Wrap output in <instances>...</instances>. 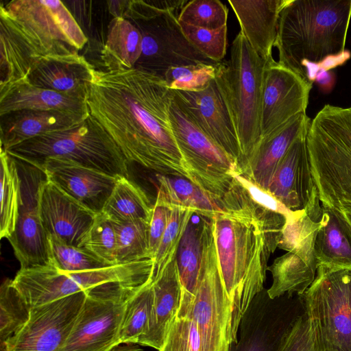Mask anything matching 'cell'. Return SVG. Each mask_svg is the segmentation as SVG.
Returning <instances> with one entry per match:
<instances>
[{"label":"cell","instance_id":"1","mask_svg":"<svg viewBox=\"0 0 351 351\" xmlns=\"http://www.w3.org/2000/svg\"><path fill=\"white\" fill-rule=\"evenodd\" d=\"M173 97L163 78L143 69H95L86 102L128 162L195 184L173 132Z\"/></svg>","mask_w":351,"mask_h":351},{"label":"cell","instance_id":"2","mask_svg":"<svg viewBox=\"0 0 351 351\" xmlns=\"http://www.w3.org/2000/svg\"><path fill=\"white\" fill-rule=\"evenodd\" d=\"M217 203L219 210L210 221L219 273L232 308L233 344L242 317L264 290L268 260L278 247L285 218L255 202L234 176Z\"/></svg>","mask_w":351,"mask_h":351},{"label":"cell","instance_id":"3","mask_svg":"<svg viewBox=\"0 0 351 351\" xmlns=\"http://www.w3.org/2000/svg\"><path fill=\"white\" fill-rule=\"evenodd\" d=\"M350 19L351 0H288L274 46L278 62L313 84L319 71L350 58L345 49Z\"/></svg>","mask_w":351,"mask_h":351},{"label":"cell","instance_id":"4","mask_svg":"<svg viewBox=\"0 0 351 351\" xmlns=\"http://www.w3.org/2000/svg\"><path fill=\"white\" fill-rule=\"evenodd\" d=\"M307 145L322 206L351 208V112L327 104L311 120Z\"/></svg>","mask_w":351,"mask_h":351},{"label":"cell","instance_id":"5","mask_svg":"<svg viewBox=\"0 0 351 351\" xmlns=\"http://www.w3.org/2000/svg\"><path fill=\"white\" fill-rule=\"evenodd\" d=\"M266 61L240 32L230 48V59L217 66L215 81L224 97L238 135L243 171L261 138L263 75Z\"/></svg>","mask_w":351,"mask_h":351},{"label":"cell","instance_id":"6","mask_svg":"<svg viewBox=\"0 0 351 351\" xmlns=\"http://www.w3.org/2000/svg\"><path fill=\"white\" fill-rule=\"evenodd\" d=\"M34 166L47 158L68 160L114 177L129 178V162L107 131L90 115L69 129L43 134L6 151Z\"/></svg>","mask_w":351,"mask_h":351},{"label":"cell","instance_id":"7","mask_svg":"<svg viewBox=\"0 0 351 351\" xmlns=\"http://www.w3.org/2000/svg\"><path fill=\"white\" fill-rule=\"evenodd\" d=\"M187 2L128 1L127 16L143 37L142 54L136 68L164 78L170 68L218 63L199 52L184 35L178 16Z\"/></svg>","mask_w":351,"mask_h":351},{"label":"cell","instance_id":"8","mask_svg":"<svg viewBox=\"0 0 351 351\" xmlns=\"http://www.w3.org/2000/svg\"><path fill=\"white\" fill-rule=\"evenodd\" d=\"M154 261L120 263L100 269L61 273L51 265L21 269L12 280L32 308L112 282H152Z\"/></svg>","mask_w":351,"mask_h":351},{"label":"cell","instance_id":"9","mask_svg":"<svg viewBox=\"0 0 351 351\" xmlns=\"http://www.w3.org/2000/svg\"><path fill=\"white\" fill-rule=\"evenodd\" d=\"M202 219V262L188 315L196 324L201 351H230L233 343L232 305L219 270L211 221Z\"/></svg>","mask_w":351,"mask_h":351},{"label":"cell","instance_id":"10","mask_svg":"<svg viewBox=\"0 0 351 351\" xmlns=\"http://www.w3.org/2000/svg\"><path fill=\"white\" fill-rule=\"evenodd\" d=\"M300 296L322 351H351V269L318 266Z\"/></svg>","mask_w":351,"mask_h":351},{"label":"cell","instance_id":"11","mask_svg":"<svg viewBox=\"0 0 351 351\" xmlns=\"http://www.w3.org/2000/svg\"><path fill=\"white\" fill-rule=\"evenodd\" d=\"M150 282H112L88 291L72 330L59 351H110L118 345L127 302Z\"/></svg>","mask_w":351,"mask_h":351},{"label":"cell","instance_id":"12","mask_svg":"<svg viewBox=\"0 0 351 351\" xmlns=\"http://www.w3.org/2000/svg\"><path fill=\"white\" fill-rule=\"evenodd\" d=\"M0 7L42 56L78 52L88 42L61 1L13 0Z\"/></svg>","mask_w":351,"mask_h":351},{"label":"cell","instance_id":"13","mask_svg":"<svg viewBox=\"0 0 351 351\" xmlns=\"http://www.w3.org/2000/svg\"><path fill=\"white\" fill-rule=\"evenodd\" d=\"M169 114L175 138L195 184L217 202L239 173L236 162L193 122L173 97Z\"/></svg>","mask_w":351,"mask_h":351},{"label":"cell","instance_id":"14","mask_svg":"<svg viewBox=\"0 0 351 351\" xmlns=\"http://www.w3.org/2000/svg\"><path fill=\"white\" fill-rule=\"evenodd\" d=\"M306 313L300 295L271 299L263 290L252 301L239 323L230 351H278L285 337Z\"/></svg>","mask_w":351,"mask_h":351},{"label":"cell","instance_id":"15","mask_svg":"<svg viewBox=\"0 0 351 351\" xmlns=\"http://www.w3.org/2000/svg\"><path fill=\"white\" fill-rule=\"evenodd\" d=\"M14 159L21 180V202L15 230L8 240L21 269L50 265L49 242L40 210L41 189L47 178L41 169Z\"/></svg>","mask_w":351,"mask_h":351},{"label":"cell","instance_id":"16","mask_svg":"<svg viewBox=\"0 0 351 351\" xmlns=\"http://www.w3.org/2000/svg\"><path fill=\"white\" fill-rule=\"evenodd\" d=\"M87 292L58 299L30 310L27 322L0 351H59L68 339Z\"/></svg>","mask_w":351,"mask_h":351},{"label":"cell","instance_id":"17","mask_svg":"<svg viewBox=\"0 0 351 351\" xmlns=\"http://www.w3.org/2000/svg\"><path fill=\"white\" fill-rule=\"evenodd\" d=\"M312 86L274 59L267 62L263 75L261 138L296 115L306 113Z\"/></svg>","mask_w":351,"mask_h":351},{"label":"cell","instance_id":"18","mask_svg":"<svg viewBox=\"0 0 351 351\" xmlns=\"http://www.w3.org/2000/svg\"><path fill=\"white\" fill-rule=\"evenodd\" d=\"M307 134L301 135L291 144L267 191L289 209H305L310 217L320 220L322 206L313 180Z\"/></svg>","mask_w":351,"mask_h":351},{"label":"cell","instance_id":"19","mask_svg":"<svg viewBox=\"0 0 351 351\" xmlns=\"http://www.w3.org/2000/svg\"><path fill=\"white\" fill-rule=\"evenodd\" d=\"M173 98L193 122L237 163L241 150L237 130L215 78L199 91L174 90Z\"/></svg>","mask_w":351,"mask_h":351},{"label":"cell","instance_id":"20","mask_svg":"<svg viewBox=\"0 0 351 351\" xmlns=\"http://www.w3.org/2000/svg\"><path fill=\"white\" fill-rule=\"evenodd\" d=\"M40 210L48 239L77 247H82L97 215L48 179L41 189Z\"/></svg>","mask_w":351,"mask_h":351},{"label":"cell","instance_id":"21","mask_svg":"<svg viewBox=\"0 0 351 351\" xmlns=\"http://www.w3.org/2000/svg\"><path fill=\"white\" fill-rule=\"evenodd\" d=\"M36 167L60 190L96 214L101 212L117 178L58 158H47Z\"/></svg>","mask_w":351,"mask_h":351},{"label":"cell","instance_id":"22","mask_svg":"<svg viewBox=\"0 0 351 351\" xmlns=\"http://www.w3.org/2000/svg\"><path fill=\"white\" fill-rule=\"evenodd\" d=\"M94 70L78 52L47 56L34 64L27 82L38 88L86 99Z\"/></svg>","mask_w":351,"mask_h":351},{"label":"cell","instance_id":"23","mask_svg":"<svg viewBox=\"0 0 351 351\" xmlns=\"http://www.w3.org/2000/svg\"><path fill=\"white\" fill-rule=\"evenodd\" d=\"M311 123L306 113L300 114L261 138L241 175L267 191L280 161L291 144L308 132Z\"/></svg>","mask_w":351,"mask_h":351},{"label":"cell","instance_id":"24","mask_svg":"<svg viewBox=\"0 0 351 351\" xmlns=\"http://www.w3.org/2000/svg\"><path fill=\"white\" fill-rule=\"evenodd\" d=\"M288 0H228L252 49L266 62L273 60L280 14Z\"/></svg>","mask_w":351,"mask_h":351},{"label":"cell","instance_id":"25","mask_svg":"<svg viewBox=\"0 0 351 351\" xmlns=\"http://www.w3.org/2000/svg\"><path fill=\"white\" fill-rule=\"evenodd\" d=\"M88 117L54 110L8 112L0 116V147L7 151L36 136L73 128Z\"/></svg>","mask_w":351,"mask_h":351},{"label":"cell","instance_id":"26","mask_svg":"<svg viewBox=\"0 0 351 351\" xmlns=\"http://www.w3.org/2000/svg\"><path fill=\"white\" fill-rule=\"evenodd\" d=\"M153 303L149 328L139 345L159 350L169 328L178 314L181 286L176 256L164 270L152 280Z\"/></svg>","mask_w":351,"mask_h":351},{"label":"cell","instance_id":"27","mask_svg":"<svg viewBox=\"0 0 351 351\" xmlns=\"http://www.w3.org/2000/svg\"><path fill=\"white\" fill-rule=\"evenodd\" d=\"M21 110H60L90 116L86 99L38 88L28 82L0 86V116Z\"/></svg>","mask_w":351,"mask_h":351},{"label":"cell","instance_id":"28","mask_svg":"<svg viewBox=\"0 0 351 351\" xmlns=\"http://www.w3.org/2000/svg\"><path fill=\"white\" fill-rule=\"evenodd\" d=\"M202 217L193 214L180 239L176 263L181 286L177 316L189 315L197 285L202 256Z\"/></svg>","mask_w":351,"mask_h":351},{"label":"cell","instance_id":"29","mask_svg":"<svg viewBox=\"0 0 351 351\" xmlns=\"http://www.w3.org/2000/svg\"><path fill=\"white\" fill-rule=\"evenodd\" d=\"M314 249L317 267L351 269V232L337 209L322 206Z\"/></svg>","mask_w":351,"mask_h":351},{"label":"cell","instance_id":"30","mask_svg":"<svg viewBox=\"0 0 351 351\" xmlns=\"http://www.w3.org/2000/svg\"><path fill=\"white\" fill-rule=\"evenodd\" d=\"M143 37L139 29L123 16L110 21L101 58L106 69H132L142 54Z\"/></svg>","mask_w":351,"mask_h":351},{"label":"cell","instance_id":"31","mask_svg":"<svg viewBox=\"0 0 351 351\" xmlns=\"http://www.w3.org/2000/svg\"><path fill=\"white\" fill-rule=\"evenodd\" d=\"M153 208L154 204L140 186L129 178L119 176L101 213L114 223H149Z\"/></svg>","mask_w":351,"mask_h":351},{"label":"cell","instance_id":"32","mask_svg":"<svg viewBox=\"0 0 351 351\" xmlns=\"http://www.w3.org/2000/svg\"><path fill=\"white\" fill-rule=\"evenodd\" d=\"M267 270L272 276V284L267 290L271 299L285 295H302L314 281L317 272L301 257L288 252L276 258Z\"/></svg>","mask_w":351,"mask_h":351},{"label":"cell","instance_id":"33","mask_svg":"<svg viewBox=\"0 0 351 351\" xmlns=\"http://www.w3.org/2000/svg\"><path fill=\"white\" fill-rule=\"evenodd\" d=\"M319 226L320 220L310 217L305 209L295 210L285 219L278 247L299 256L317 269L314 247Z\"/></svg>","mask_w":351,"mask_h":351},{"label":"cell","instance_id":"34","mask_svg":"<svg viewBox=\"0 0 351 351\" xmlns=\"http://www.w3.org/2000/svg\"><path fill=\"white\" fill-rule=\"evenodd\" d=\"M159 187L171 205L192 210L195 214L211 219L219 210L218 204L190 180L156 173Z\"/></svg>","mask_w":351,"mask_h":351},{"label":"cell","instance_id":"35","mask_svg":"<svg viewBox=\"0 0 351 351\" xmlns=\"http://www.w3.org/2000/svg\"><path fill=\"white\" fill-rule=\"evenodd\" d=\"M0 237L8 239L15 230L21 202V180L15 159L0 147Z\"/></svg>","mask_w":351,"mask_h":351},{"label":"cell","instance_id":"36","mask_svg":"<svg viewBox=\"0 0 351 351\" xmlns=\"http://www.w3.org/2000/svg\"><path fill=\"white\" fill-rule=\"evenodd\" d=\"M152 283L140 289L127 302L119 330V344H138L147 333L153 303Z\"/></svg>","mask_w":351,"mask_h":351},{"label":"cell","instance_id":"37","mask_svg":"<svg viewBox=\"0 0 351 351\" xmlns=\"http://www.w3.org/2000/svg\"><path fill=\"white\" fill-rule=\"evenodd\" d=\"M31 308L12 284L5 279L0 287V345L4 344L27 322Z\"/></svg>","mask_w":351,"mask_h":351},{"label":"cell","instance_id":"38","mask_svg":"<svg viewBox=\"0 0 351 351\" xmlns=\"http://www.w3.org/2000/svg\"><path fill=\"white\" fill-rule=\"evenodd\" d=\"M114 225L117 234V264L152 259L149 247V223L135 221L114 223Z\"/></svg>","mask_w":351,"mask_h":351},{"label":"cell","instance_id":"39","mask_svg":"<svg viewBox=\"0 0 351 351\" xmlns=\"http://www.w3.org/2000/svg\"><path fill=\"white\" fill-rule=\"evenodd\" d=\"M51 265L61 273H74L110 266L84 247L65 244L49 239Z\"/></svg>","mask_w":351,"mask_h":351},{"label":"cell","instance_id":"40","mask_svg":"<svg viewBox=\"0 0 351 351\" xmlns=\"http://www.w3.org/2000/svg\"><path fill=\"white\" fill-rule=\"evenodd\" d=\"M170 219L154 259L152 280L159 275L176 256L180 239L195 213L189 208L173 206Z\"/></svg>","mask_w":351,"mask_h":351},{"label":"cell","instance_id":"41","mask_svg":"<svg viewBox=\"0 0 351 351\" xmlns=\"http://www.w3.org/2000/svg\"><path fill=\"white\" fill-rule=\"evenodd\" d=\"M228 11L219 0H192L184 5L178 16L186 24L208 29L227 25Z\"/></svg>","mask_w":351,"mask_h":351},{"label":"cell","instance_id":"42","mask_svg":"<svg viewBox=\"0 0 351 351\" xmlns=\"http://www.w3.org/2000/svg\"><path fill=\"white\" fill-rule=\"evenodd\" d=\"M82 247L108 265H117V234L114 223L102 213H97Z\"/></svg>","mask_w":351,"mask_h":351},{"label":"cell","instance_id":"43","mask_svg":"<svg viewBox=\"0 0 351 351\" xmlns=\"http://www.w3.org/2000/svg\"><path fill=\"white\" fill-rule=\"evenodd\" d=\"M218 63L170 68L166 71L163 79L171 90L199 91L205 88L215 78Z\"/></svg>","mask_w":351,"mask_h":351},{"label":"cell","instance_id":"44","mask_svg":"<svg viewBox=\"0 0 351 351\" xmlns=\"http://www.w3.org/2000/svg\"><path fill=\"white\" fill-rule=\"evenodd\" d=\"M180 23L189 41L199 52L215 62L222 61L226 53L227 25L217 29H208L182 22Z\"/></svg>","mask_w":351,"mask_h":351},{"label":"cell","instance_id":"45","mask_svg":"<svg viewBox=\"0 0 351 351\" xmlns=\"http://www.w3.org/2000/svg\"><path fill=\"white\" fill-rule=\"evenodd\" d=\"M158 351H201L200 338L193 318L176 315Z\"/></svg>","mask_w":351,"mask_h":351},{"label":"cell","instance_id":"46","mask_svg":"<svg viewBox=\"0 0 351 351\" xmlns=\"http://www.w3.org/2000/svg\"><path fill=\"white\" fill-rule=\"evenodd\" d=\"M278 351H322L313 325L306 313L295 323Z\"/></svg>","mask_w":351,"mask_h":351},{"label":"cell","instance_id":"47","mask_svg":"<svg viewBox=\"0 0 351 351\" xmlns=\"http://www.w3.org/2000/svg\"><path fill=\"white\" fill-rule=\"evenodd\" d=\"M171 211V205L167 201L163 191L158 188L149 225V254L153 261L168 225Z\"/></svg>","mask_w":351,"mask_h":351},{"label":"cell","instance_id":"48","mask_svg":"<svg viewBox=\"0 0 351 351\" xmlns=\"http://www.w3.org/2000/svg\"><path fill=\"white\" fill-rule=\"evenodd\" d=\"M234 177L244 187L250 197L260 206L284 216L285 219L294 214L295 210L287 208L267 191L258 187L242 175L236 173Z\"/></svg>","mask_w":351,"mask_h":351},{"label":"cell","instance_id":"49","mask_svg":"<svg viewBox=\"0 0 351 351\" xmlns=\"http://www.w3.org/2000/svg\"><path fill=\"white\" fill-rule=\"evenodd\" d=\"M139 344L136 343H120L115 346L110 351H145Z\"/></svg>","mask_w":351,"mask_h":351},{"label":"cell","instance_id":"50","mask_svg":"<svg viewBox=\"0 0 351 351\" xmlns=\"http://www.w3.org/2000/svg\"><path fill=\"white\" fill-rule=\"evenodd\" d=\"M340 217L344 221L351 232V208L337 210Z\"/></svg>","mask_w":351,"mask_h":351},{"label":"cell","instance_id":"51","mask_svg":"<svg viewBox=\"0 0 351 351\" xmlns=\"http://www.w3.org/2000/svg\"><path fill=\"white\" fill-rule=\"evenodd\" d=\"M350 108V112H351V107H350V108Z\"/></svg>","mask_w":351,"mask_h":351}]
</instances>
